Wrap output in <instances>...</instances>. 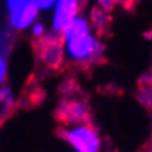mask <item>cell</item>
I'll return each instance as SVG.
<instances>
[{
    "label": "cell",
    "mask_w": 152,
    "mask_h": 152,
    "mask_svg": "<svg viewBox=\"0 0 152 152\" xmlns=\"http://www.w3.org/2000/svg\"><path fill=\"white\" fill-rule=\"evenodd\" d=\"M40 59L48 67H57L63 62V48L59 36L52 35L48 31V35L40 44Z\"/></svg>",
    "instance_id": "5b68a950"
},
{
    "label": "cell",
    "mask_w": 152,
    "mask_h": 152,
    "mask_svg": "<svg viewBox=\"0 0 152 152\" xmlns=\"http://www.w3.org/2000/svg\"><path fill=\"white\" fill-rule=\"evenodd\" d=\"M39 10L31 4V1L25 5L8 12V23L14 31H27L39 20Z\"/></svg>",
    "instance_id": "277c9868"
},
{
    "label": "cell",
    "mask_w": 152,
    "mask_h": 152,
    "mask_svg": "<svg viewBox=\"0 0 152 152\" xmlns=\"http://www.w3.org/2000/svg\"><path fill=\"white\" fill-rule=\"evenodd\" d=\"M62 48L64 61L72 64H88L96 62L101 58L103 52L99 37L94 31L62 41Z\"/></svg>",
    "instance_id": "6da1fadb"
},
{
    "label": "cell",
    "mask_w": 152,
    "mask_h": 152,
    "mask_svg": "<svg viewBox=\"0 0 152 152\" xmlns=\"http://www.w3.org/2000/svg\"><path fill=\"white\" fill-rule=\"evenodd\" d=\"M27 3H30V0H4L7 12H10V10L16 9L18 7L27 4Z\"/></svg>",
    "instance_id": "7c38bea8"
},
{
    "label": "cell",
    "mask_w": 152,
    "mask_h": 152,
    "mask_svg": "<svg viewBox=\"0 0 152 152\" xmlns=\"http://www.w3.org/2000/svg\"><path fill=\"white\" fill-rule=\"evenodd\" d=\"M0 96H1V102H3V108H8L14 103V94L13 90L9 88L8 85H3L0 88Z\"/></svg>",
    "instance_id": "9c48e42d"
},
{
    "label": "cell",
    "mask_w": 152,
    "mask_h": 152,
    "mask_svg": "<svg viewBox=\"0 0 152 152\" xmlns=\"http://www.w3.org/2000/svg\"><path fill=\"white\" fill-rule=\"evenodd\" d=\"M7 77H8V57L3 50L0 52V88L5 85Z\"/></svg>",
    "instance_id": "30bf717a"
},
{
    "label": "cell",
    "mask_w": 152,
    "mask_h": 152,
    "mask_svg": "<svg viewBox=\"0 0 152 152\" xmlns=\"http://www.w3.org/2000/svg\"><path fill=\"white\" fill-rule=\"evenodd\" d=\"M3 108V102H1V96H0V111H1Z\"/></svg>",
    "instance_id": "5bb4252c"
},
{
    "label": "cell",
    "mask_w": 152,
    "mask_h": 152,
    "mask_svg": "<svg viewBox=\"0 0 152 152\" xmlns=\"http://www.w3.org/2000/svg\"><path fill=\"white\" fill-rule=\"evenodd\" d=\"M31 4L39 10V13H50L56 0H30Z\"/></svg>",
    "instance_id": "8fae6325"
},
{
    "label": "cell",
    "mask_w": 152,
    "mask_h": 152,
    "mask_svg": "<svg viewBox=\"0 0 152 152\" xmlns=\"http://www.w3.org/2000/svg\"><path fill=\"white\" fill-rule=\"evenodd\" d=\"M92 31H93L92 21H90V18L88 16H85V14L81 12L62 30V32L59 34V39H61V41L70 40V39H74V37L83 36V35H85V34H89Z\"/></svg>",
    "instance_id": "8992f818"
},
{
    "label": "cell",
    "mask_w": 152,
    "mask_h": 152,
    "mask_svg": "<svg viewBox=\"0 0 152 152\" xmlns=\"http://www.w3.org/2000/svg\"><path fill=\"white\" fill-rule=\"evenodd\" d=\"M5 40H7L5 31L1 27H0V52L5 50Z\"/></svg>",
    "instance_id": "4fadbf2b"
},
{
    "label": "cell",
    "mask_w": 152,
    "mask_h": 152,
    "mask_svg": "<svg viewBox=\"0 0 152 152\" xmlns=\"http://www.w3.org/2000/svg\"><path fill=\"white\" fill-rule=\"evenodd\" d=\"M84 0H56V4L50 10L49 34L59 36L62 30L81 13Z\"/></svg>",
    "instance_id": "3957f363"
},
{
    "label": "cell",
    "mask_w": 152,
    "mask_h": 152,
    "mask_svg": "<svg viewBox=\"0 0 152 152\" xmlns=\"http://www.w3.org/2000/svg\"><path fill=\"white\" fill-rule=\"evenodd\" d=\"M93 1H97V3H99V1H102V0H93Z\"/></svg>",
    "instance_id": "9a60e30c"
},
{
    "label": "cell",
    "mask_w": 152,
    "mask_h": 152,
    "mask_svg": "<svg viewBox=\"0 0 152 152\" xmlns=\"http://www.w3.org/2000/svg\"><path fill=\"white\" fill-rule=\"evenodd\" d=\"M151 121H152V112H151Z\"/></svg>",
    "instance_id": "2e32d148"
},
{
    "label": "cell",
    "mask_w": 152,
    "mask_h": 152,
    "mask_svg": "<svg viewBox=\"0 0 152 152\" xmlns=\"http://www.w3.org/2000/svg\"><path fill=\"white\" fill-rule=\"evenodd\" d=\"M48 27L47 25L44 23V22H41L37 20L35 23H34L31 27H30V32H31V36L34 37V39H37V40H43L45 36L48 35Z\"/></svg>",
    "instance_id": "ba28073f"
},
{
    "label": "cell",
    "mask_w": 152,
    "mask_h": 152,
    "mask_svg": "<svg viewBox=\"0 0 152 152\" xmlns=\"http://www.w3.org/2000/svg\"><path fill=\"white\" fill-rule=\"evenodd\" d=\"M61 116L66 124L84 123L88 121V107L81 101H71L63 106Z\"/></svg>",
    "instance_id": "52a82bcc"
},
{
    "label": "cell",
    "mask_w": 152,
    "mask_h": 152,
    "mask_svg": "<svg viewBox=\"0 0 152 152\" xmlns=\"http://www.w3.org/2000/svg\"><path fill=\"white\" fill-rule=\"evenodd\" d=\"M61 137L74 152H101L102 138L98 129L88 121L66 124Z\"/></svg>",
    "instance_id": "7a4b0ae2"
}]
</instances>
